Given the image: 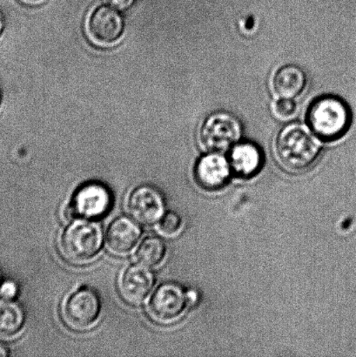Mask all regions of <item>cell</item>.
Segmentation results:
<instances>
[{
	"label": "cell",
	"mask_w": 356,
	"mask_h": 357,
	"mask_svg": "<svg viewBox=\"0 0 356 357\" xmlns=\"http://www.w3.org/2000/svg\"><path fill=\"white\" fill-rule=\"evenodd\" d=\"M309 127L289 124L279 132L274 144L275 155L282 166L291 171L311 167L318 158L322 143Z\"/></svg>",
	"instance_id": "obj_1"
},
{
	"label": "cell",
	"mask_w": 356,
	"mask_h": 357,
	"mask_svg": "<svg viewBox=\"0 0 356 357\" xmlns=\"http://www.w3.org/2000/svg\"><path fill=\"white\" fill-rule=\"evenodd\" d=\"M105 233L96 220L75 219L59 236L62 257L72 264H86L97 258L104 247Z\"/></svg>",
	"instance_id": "obj_2"
},
{
	"label": "cell",
	"mask_w": 356,
	"mask_h": 357,
	"mask_svg": "<svg viewBox=\"0 0 356 357\" xmlns=\"http://www.w3.org/2000/svg\"><path fill=\"white\" fill-rule=\"evenodd\" d=\"M351 113L340 98L325 96L310 105L308 123L314 134L324 141H334L346 134L350 128Z\"/></svg>",
	"instance_id": "obj_3"
},
{
	"label": "cell",
	"mask_w": 356,
	"mask_h": 357,
	"mask_svg": "<svg viewBox=\"0 0 356 357\" xmlns=\"http://www.w3.org/2000/svg\"><path fill=\"white\" fill-rule=\"evenodd\" d=\"M114 196L107 185L100 182H87L77 189L65 209V218L96 220L111 211Z\"/></svg>",
	"instance_id": "obj_4"
},
{
	"label": "cell",
	"mask_w": 356,
	"mask_h": 357,
	"mask_svg": "<svg viewBox=\"0 0 356 357\" xmlns=\"http://www.w3.org/2000/svg\"><path fill=\"white\" fill-rule=\"evenodd\" d=\"M102 312V303L95 290L82 287L65 300L63 318L72 331H86L95 326Z\"/></svg>",
	"instance_id": "obj_5"
},
{
	"label": "cell",
	"mask_w": 356,
	"mask_h": 357,
	"mask_svg": "<svg viewBox=\"0 0 356 357\" xmlns=\"http://www.w3.org/2000/svg\"><path fill=\"white\" fill-rule=\"evenodd\" d=\"M242 126L238 119L226 112H218L206 119L200 131V142L206 151L222 152L239 142Z\"/></svg>",
	"instance_id": "obj_6"
},
{
	"label": "cell",
	"mask_w": 356,
	"mask_h": 357,
	"mask_svg": "<svg viewBox=\"0 0 356 357\" xmlns=\"http://www.w3.org/2000/svg\"><path fill=\"white\" fill-rule=\"evenodd\" d=\"M189 302L183 287L176 282H164L153 293L148 312L156 323L170 324L183 317Z\"/></svg>",
	"instance_id": "obj_7"
},
{
	"label": "cell",
	"mask_w": 356,
	"mask_h": 357,
	"mask_svg": "<svg viewBox=\"0 0 356 357\" xmlns=\"http://www.w3.org/2000/svg\"><path fill=\"white\" fill-rule=\"evenodd\" d=\"M127 210L131 217L144 225L158 223L166 213V202L162 192L151 185H141L130 192Z\"/></svg>",
	"instance_id": "obj_8"
},
{
	"label": "cell",
	"mask_w": 356,
	"mask_h": 357,
	"mask_svg": "<svg viewBox=\"0 0 356 357\" xmlns=\"http://www.w3.org/2000/svg\"><path fill=\"white\" fill-rule=\"evenodd\" d=\"M155 282V275L151 268L139 262L125 269L118 282V289L125 302L139 305L148 298Z\"/></svg>",
	"instance_id": "obj_9"
},
{
	"label": "cell",
	"mask_w": 356,
	"mask_h": 357,
	"mask_svg": "<svg viewBox=\"0 0 356 357\" xmlns=\"http://www.w3.org/2000/svg\"><path fill=\"white\" fill-rule=\"evenodd\" d=\"M142 236L141 223L132 217L118 216L111 220L107 229L106 243L108 250L116 255L131 253L139 244Z\"/></svg>",
	"instance_id": "obj_10"
},
{
	"label": "cell",
	"mask_w": 356,
	"mask_h": 357,
	"mask_svg": "<svg viewBox=\"0 0 356 357\" xmlns=\"http://www.w3.org/2000/svg\"><path fill=\"white\" fill-rule=\"evenodd\" d=\"M123 28V19L118 10L111 6H101L91 16L87 34L94 44L107 45L120 38Z\"/></svg>",
	"instance_id": "obj_11"
},
{
	"label": "cell",
	"mask_w": 356,
	"mask_h": 357,
	"mask_svg": "<svg viewBox=\"0 0 356 357\" xmlns=\"http://www.w3.org/2000/svg\"><path fill=\"white\" fill-rule=\"evenodd\" d=\"M231 166L225 156L211 152L199 160L195 167V178L201 188L207 190H218L228 183Z\"/></svg>",
	"instance_id": "obj_12"
},
{
	"label": "cell",
	"mask_w": 356,
	"mask_h": 357,
	"mask_svg": "<svg viewBox=\"0 0 356 357\" xmlns=\"http://www.w3.org/2000/svg\"><path fill=\"white\" fill-rule=\"evenodd\" d=\"M229 163L237 176L251 177L259 172L263 167V153L259 146L254 143L237 142L230 152Z\"/></svg>",
	"instance_id": "obj_13"
},
{
	"label": "cell",
	"mask_w": 356,
	"mask_h": 357,
	"mask_svg": "<svg viewBox=\"0 0 356 357\" xmlns=\"http://www.w3.org/2000/svg\"><path fill=\"white\" fill-rule=\"evenodd\" d=\"M307 78L302 68L295 65L282 66L274 73L272 89L277 98L295 99L305 89Z\"/></svg>",
	"instance_id": "obj_14"
},
{
	"label": "cell",
	"mask_w": 356,
	"mask_h": 357,
	"mask_svg": "<svg viewBox=\"0 0 356 357\" xmlns=\"http://www.w3.org/2000/svg\"><path fill=\"white\" fill-rule=\"evenodd\" d=\"M26 314L21 304L14 300L0 298V339L17 337L24 331Z\"/></svg>",
	"instance_id": "obj_15"
},
{
	"label": "cell",
	"mask_w": 356,
	"mask_h": 357,
	"mask_svg": "<svg viewBox=\"0 0 356 357\" xmlns=\"http://www.w3.org/2000/svg\"><path fill=\"white\" fill-rule=\"evenodd\" d=\"M167 254V247L165 241L159 236H149L139 244L136 252V258L139 264L153 268L163 264Z\"/></svg>",
	"instance_id": "obj_16"
},
{
	"label": "cell",
	"mask_w": 356,
	"mask_h": 357,
	"mask_svg": "<svg viewBox=\"0 0 356 357\" xmlns=\"http://www.w3.org/2000/svg\"><path fill=\"white\" fill-rule=\"evenodd\" d=\"M183 227V219L179 213L174 211L166 212L157 223V230L167 237H173L180 232Z\"/></svg>",
	"instance_id": "obj_17"
},
{
	"label": "cell",
	"mask_w": 356,
	"mask_h": 357,
	"mask_svg": "<svg viewBox=\"0 0 356 357\" xmlns=\"http://www.w3.org/2000/svg\"><path fill=\"white\" fill-rule=\"evenodd\" d=\"M271 109L274 116L277 118L278 120L288 121L295 116L298 107L294 99L278 98L272 104Z\"/></svg>",
	"instance_id": "obj_18"
},
{
	"label": "cell",
	"mask_w": 356,
	"mask_h": 357,
	"mask_svg": "<svg viewBox=\"0 0 356 357\" xmlns=\"http://www.w3.org/2000/svg\"><path fill=\"white\" fill-rule=\"evenodd\" d=\"M19 293V288L15 282L13 281H6L0 285V298L7 300H14Z\"/></svg>",
	"instance_id": "obj_19"
},
{
	"label": "cell",
	"mask_w": 356,
	"mask_h": 357,
	"mask_svg": "<svg viewBox=\"0 0 356 357\" xmlns=\"http://www.w3.org/2000/svg\"><path fill=\"white\" fill-rule=\"evenodd\" d=\"M108 2L118 10H127L134 6L135 0H108Z\"/></svg>",
	"instance_id": "obj_20"
},
{
	"label": "cell",
	"mask_w": 356,
	"mask_h": 357,
	"mask_svg": "<svg viewBox=\"0 0 356 357\" xmlns=\"http://www.w3.org/2000/svg\"><path fill=\"white\" fill-rule=\"evenodd\" d=\"M10 355V349L6 344L0 342V357H7Z\"/></svg>",
	"instance_id": "obj_21"
},
{
	"label": "cell",
	"mask_w": 356,
	"mask_h": 357,
	"mask_svg": "<svg viewBox=\"0 0 356 357\" xmlns=\"http://www.w3.org/2000/svg\"><path fill=\"white\" fill-rule=\"evenodd\" d=\"M6 26V20L5 17H3V13L0 12V36H1L3 29H5Z\"/></svg>",
	"instance_id": "obj_22"
},
{
	"label": "cell",
	"mask_w": 356,
	"mask_h": 357,
	"mask_svg": "<svg viewBox=\"0 0 356 357\" xmlns=\"http://www.w3.org/2000/svg\"><path fill=\"white\" fill-rule=\"evenodd\" d=\"M21 1L27 3H33L35 2L40 1V0H21Z\"/></svg>",
	"instance_id": "obj_23"
},
{
	"label": "cell",
	"mask_w": 356,
	"mask_h": 357,
	"mask_svg": "<svg viewBox=\"0 0 356 357\" xmlns=\"http://www.w3.org/2000/svg\"><path fill=\"white\" fill-rule=\"evenodd\" d=\"M2 274H1V271H0V285H1V283H2Z\"/></svg>",
	"instance_id": "obj_24"
},
{
	"label": "cell",
	"mask_w": 356,
	"mask_h": 357,
	"mask_svg": "<svg viewBox=\"0 0 356 357\" xmlns=\"http://www.w3.org/2000/svg\"><path fill=\"white\" fill-rule=\"evenodd\" d=\"M2 96L1 92H0V104H1Z\"/></svg>",
	"instance_id": "obj_25"
}]
</instances>
